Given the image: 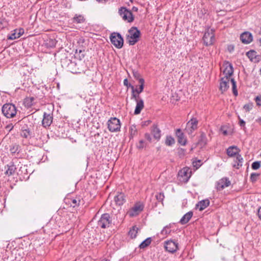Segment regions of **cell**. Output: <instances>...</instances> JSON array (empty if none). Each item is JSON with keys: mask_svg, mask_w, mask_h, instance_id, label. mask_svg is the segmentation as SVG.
<instances>
[{"mask_svg": "<svg viewBox=\"0 0 261 261\" xmlns=\"http://www.w3.org/2000/svg\"><path fill=\"white\" fill-rule=\"evenodd\" d=\"M113 218L108 213H105L99 218L97 223V227L99 231L103 233H109L111 231L113 224Z\"/></svg>", "mask_w": 261, "mask_h": 261, "instance_id": "6da1fadb", "label": "cell"}, {"mask_svg": "<svg viewBox=\"0 0 261 261\" xmlns=\"http://www.w3.org/2000/svg\"><path fill=\"white\" fill-rule=\"evenodd\" d=\"M107 125L109 132L113 134L120 133L121 125L120 120L118 118L115 117H111L109 118Z\"/></svg>", "mask_w": 261, "mask_h": 261, "instance_id": "7a4b0ae2", "label": "cell"}, {"mask_svg": "<svg viewBox=\"0 0 261 261\" xmlns=\"http://www.w3.org/2000/svg\"><path fill=\"white\" fill-rule=\"evenodd\" d=\"M140 37V32L136 28L133 27L129 30L127 36V40L129 44L133 45L138 41Z\"/></svg>", "mask_w": 261, "mask_h": 261, "instance_id": "3957f363", "label": "cell"}, {"mask_svg": "<svg viewBox=\"0 0 261 261\" xmlns=\"http://www.w3.org/2000/svg\"><path fill=\"white\" fill-rule=\"evenodd\" d=\"M2 112L4 115L8 118L14 117L16 113V110L13 105L11 104H5L3 107Z\"/></svg>", "mask_w": 261, "mask_h": 261, "instance_id": "277c9868", "label": "cell"}, {"mask_svg": "<svg viewBox=\"0 0 261 261\" xmlns=\"http://www.w3.org/2000/svg\"><path fill=\"white\" fill-rule=\"evenodd\" d=\"M110 40L112 44H113L116 48L120 49L123 44V38L119 34L117 33H113L110 36Z\"/></svg>", "mask_w": 261, "mask_h": 261, "instance_id": "5b68a950", "label": "cell"}, {"mask_svg": "<svg viewBox=\"0 0 261 261\" xmlns=\"http://www.w3.org/2000/svg\"><path fill=\"white\" fill-rule=\"evenodd\" d=\"M191 176V170L188 167H185L178 173V178L182 182H186L189 179Z\"/></svg>", "mask_w": 261, "mask_h": 261, "instance_id": "8992f818", "label": "cell"}, {"mask_svg": "<svg viewBox=\"0 0 261 261\" xmlns=\"http://www.w3.org/2000/svg\"><path fill=\"white\" fill-rule=\"evenodd\" d=\"M119 13L120 16L125 21H127L128 22H132L134 20V17L132 13L125 8H121L119 10Z\"/></svg>", "mask_w": 261, "mask_h": 261, "instance_id": "52a82bcc", "label": "cell"}, {"mask_svg": "<svg viewBox=\"0 0 261 261\" xmlns=\"http://www.w3.org/2000/svg\"><path fill=\"white\" fill-rule=\"evenodd\" d=\"M164 246L167 251L172 253L176 252L178 249L177 243L175 241L172 240L166 241L165 243Z\"/></svg>", "mask_w": 261, "mask_h": 261, "instance_id": "ba28073f", "label": "cell"}, {"mask_svg": "<svg viewBox=\"0 0 261 261\" xmlns=\"http://www.w3.org/2000/svg\"><path fill=\"white\" fill-rule=\"evenodd\" d=\"M233 73V68L230 63L225 62L223 65V74L225 77L229 78Z\"/></svg>", "mask_w": 261, "mask_h": 261, "instance_id": "9c48e42d", "label": "cell"}, {"mask_svg": "<svg viewBox=\"0 0 261 261\" xmlns=\"http://www.w3.org/2000/svg\"><path fill=\"white\" fill-rule=\"evenodd\" d=\"M23 33L24 31L22 29H16L10 33L8 36V38L10 40H15L21 36L23 35Z\"/></svg>", "mask_w": 261, "mask_h": 261, "instance_id": "30bf717a", "label": "cell"}, {"mask_svg": "<svg viewBox=\"0 0 261 261\" xmlns=\"http://www.w3.org/2000/svg\"><path fill=\"white\" fill-rule=\"evenodd\" d=\"M240 40L243 43L245 44H249L252 42L253 40V37L252 34L250 32H246L242 33L240 36Z\"/></svg>", "mask_w": 261, "mask_h": 261, "instance_id": "8fae6325", "label": "cell"}, {"mask_svg": "<svg viewBox=\"0 0 261 261\" xmlns=\"http://www.w3.org/2000/svg\"><path fill=\"white\" fill-rule=\"evenodd\" d=\"M176 135L178 137V141L180 144L185 146L187 143V139L185 135L180 129H178L176 132Z\"/></svg>", "mask_w": 261, "mask_h": 261, "instance_id": "7c38bea8", "label": "cell"}, {"mask_svg": "<svg viewBox=\"0 0 261 261\" xmlns=\"http://www.w3.org/2000/svg\"><path fill=\"white\" fill-rule=\"evenodd\" d=\"M228 88H229L228 78L225 76V78L221 79V80L220 82V89L222 92L224 93L227 90Z\"/></svg>", "mask_w": 261, "mask_h": 261, "instance_id": "4fadbf2b", "label": "cell"}, {"mask_svg": "<svg viewBox=\"0 0 261 261\" xmlns=\"http://www.w3.org/2000/svg\"><path fill=\"white\" fill-rule=\"evenodd\" d=\"M247 57L252 62H257L260 60V56L258 55L256 52L254 51H250L248 52L246 54Z\"/></svg>", "mask_w": 261, "mask_h": 261, "instance_id": "5bb4252c", "label": "cell"}, {"mask_svg": "<svg viewBox=\"0 0 261 261\" xmlns=\"http://www.w3.org/2000/svg\"><path fill=\"white\" fill-rule=\"evenodd\" d=\"M229 184L230 182H229V180H227L226 178H224L217 182V188L219 190L222 189L224 188L227 187L229 185Z\"/></svg>", "mask_w": 261, "mask_h": 261, "instance_id": "9a60e30c", "label": "cell"}, {"mask_svg": "<svg viewBox=\"0 0 261 261\" xmlns=\"http://www.w3.org/2000/svg\"><path fill=\"white\" fill-rule=\"evenodd\" d=\"M209 203H210V201H209L208 200L203 201L199 202L197 205L196 208H197L198 210H203L205 209H206V208L208 207L209 205Z\"/></svg>", "mask_w": 261, "mask_h": 261, "instance_id": "2e32d148", "label": "cell"}, {"mask_svg": "<svg viewBox=\"0 0 261 261\" xmlns=\"http://www.w3.org/2000/svg\"><path fill=\"white\" fill-rule=\"evenodd\" d=\"M240 150L236 146H231L227 150V154L229 156H233L235 155L238 154L239 153Z\"/></svg>", "mask_w": 261, "mask_h": 261, "instance_id": "e0dca14e", "label": "cell"}, {"mask_svg": "<svg viewBox=\"0 0 261 261\" xmlns=\"http://www.w3.org/2000/svg\"><path fill=\"white\" fill-rule=\"evenodd\" d=\"M142 209H143V205L142 203L137 204L131 211V215L135 216V215H137L138 213H140V212H141Z\"/></svg>", "mask_w": 261, "mask_h": 261, "instance_id": "ac0fdd59", "label": "cell"}, {"mask_svg": "<svg viewBox=\"0 0 261 261\" xmlns=\"http://www.w3.org/2000/svg\"><path fill=\"white\" fill-rule=\"evenodd\" d=\"M197 120L192 119V120H191L189 123L188 124L187 127L188 131L189 132H192V131H193L194 129H195V128L197 127Z\"/></svg>", "mask_w": 261, "mask_h": 261, "instance_id": "d6986e66", "label": "cell"}, {"mask_svg": "<svg viewBox=\"0 0 261 261\" xmlns=\"http://www.w3.org/2000/svg\"><path fill=\"white\" fill-rule=\"evenodd\" d=\"M192 215H193V213L191 212L188 213L187 214H186L184 217H182V219L181 220V223L183 224L187 223L189 221V220L191 218Z\"/></svg>", "mask_w": 261, "mask_h": 261, "instance_id": "ffe728a7", "label": "cell"}, {"mask_svg": "<svg viewBox=\"0 0 261 261\" xmlns=\"http://www.w3.org/2000/svg\"><path fill=\"white\" fill-rule=\"evenodd\" d=\"M242 158L240 156H238V157L236 158V160H235V161L233 166L236 168H239V167H240L242 166Z\"/></svg>", "mask_w": 261, "mask_h": 261, "instance_id": "44dd1931", "label": "cell"}, {"mask_svg": "<svg viewBox=\"0 0 261 261\" xmlns=\"http://www.w3.org/2000/svg\"><path fill=\"white\" fill-rule=\"evenodd\" d=\"M52 121V117L49 115H46L43 121V125L46 127H47L51 123Z\"/></svg>", "mask_w": 261, "mask_h": 261, "instance_id": "7402d4cb", "label": "cell"}, {"mask_svg": "<svg viewBox=\"0 0 261 261\" xmlns=\"http://www.w3.org/2000/svg\"><path fill=\"white\" fill-rule=\"evenodd\" d=\"M153 134L155 138H159L160 136V132L157 127H154L153 129Z\"/></svg>", "mask_w": 261, "mask_h": 261, "instance_id": "603a6c76", "label": "cell"}, {"mask_svg": "<svg viewBox=\"0 0 261 261\" xmlns=\"http://www.w3.org/2000/svg\"><path fill=\"white\" fill-rule=\"evenodd\" d=\"M174 143V140L173 138L171 136H168L167 137L166 140V144L167 146H172Z\"/></svg>", "mask_w": 261, "mask_h": 261, "instance_id": "cb8c5ba5", "label": "cell"}, {"mask_svg": "<svg viewBox=\"0 0 261 261\" xmlns=\"http://www.w3.org/2000/svg\"><path fill=\"white\" fill-rule=\"evenodd\" d=\"M150 242H151V239H148L146 240L144 242L140 245V248H144L147 247L148 245L150 244Z\"/></svg>", "mask_w": 261, "mask_h": 261, "instance_id": "d4e9b609", "label": "cell"}, {"mask_svg": "<svg viewBox=\"0 0 261 261\" xmlns=\"http://www.w3.org/2000/svg\"><path fill=\"white\" fill-rule=\"evenodd\" d=\"M252 167L254 169H257L259 168V167H260V163L259 162H254L252 165Z\"/></svg>", "mask_w": 261, "mask_h": 261, "instance_id": "484cf974", "label": "cell"}, {"mask_svg": "<svg viewBox=\"0 0 261 261\" xmlns=\"http://www.w3.org/2000/svg\"><path fill=\"white\" fill-rule=\"evenodd\" d=\"M256 103L258 105L261 106V96H258L256 97Z\"/></svg>", "mask_w": 261, "mask_h": 261, "instance_id": "4316f807", "label": "cell"}, {"mask_svg": "<svg viewBox=\"0 0 261 261\" xmlns=\"http://www.w3.org/2000/svg\"><path fill=\"white\" fill-rule=\"evenodd\" d=\"M258 215L259 218L261 219V207L259 208V210H258Z\"/></svg>", "mask_w": 261, "mask_h": 261, "instance_id": "83f0119b", "label": "cell"}, {"mask_svg": "<svg viewBox=\"0 0 261 261\" xmlns=\"http://www.w3.org/2000/svg\"><path fill=\"white\" fill-rule=\"evenodd\" d=\"M80 1H86V0H80Z\"/></svg>", "mask_w": 261, "mask_h": 261, "instance_id": "f1b7e54d", "label": "cell"}, {"mask_svg": "<svg viewBox=\"0 0 261 261\" xmlns=\"http://www.w3.org/2000/svg\"></svg>", "mask_w": 261, "mask_h": 261, "instance_id": "f546056e", "label": "cell"}]
</instances>
